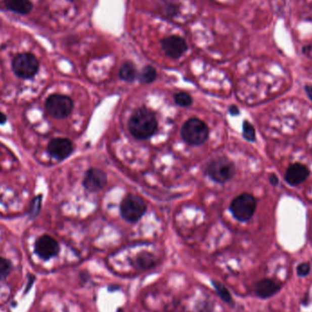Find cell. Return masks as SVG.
Returning <instances> with one entry per match:
<instances>
[{"label": "cell", "instance_id": "obj_16", "mask_svg": "<svg viewBox=\"0 0 312 312\" xmlns=\"http://www.w3.org/2000/svg\"><path fill=\"white\" fill-rule=\"evenodd\" d=\"M212 285H213V287H214V289H215V291H216L217 295H218L220 298H221L224 302L230 304V305L233 304V298H232V296H231V294H230V292L228 290V289L225 287L224 285L222 284V283H220L218 281H216V280H212Z\"/></svg>", "mask_w": 312, "mask_h": 312}, {"label": "cell", "instance_id": "obj_12", "mask_svg": "<svg viewBox=\"0 0 312 312\" xmlns=\"http://www.w3.org/2000/svg\"><path fill=\"white\" fill-rule=\"evenodd\" d=\"M309 175L308 168L301 163H293L289 165L285 172V180L290 186H298L307 180Z\"/></svg>", "mask_w": 312, "mask_h": 312}, {"label": "cell", "instance_id": "obj_8", "mask_svg": "<svg viewBox=\"0 0 312 312\" xmlns=\"http://www.w3.org/2000/svg\"><path fill=\"white\" fill-rule=\"evenodd\" d=\"M82 185L87 191L92 193L101 191L107 185V175L100 169L91 168L84 175Z\"/></svg>", "mask_w": 312, "mask_h": 312}, {"label": "cell", "instance_id": "obj_9", "mask_svg": "<svg viewBox=\"0 0 312 312\" xmlns=\"http://www.w3.org/2000/svg\"><path fill=\"white\" fill-rule=\"evenodd\" d=\"M60 251L59 243L54 238L44 235L37 239L35 244V252L37 256L44 260H48L53 256H57Z\"/></svg>", "mask_w": 312, "mask_h": 312}, {"label": "cell", "instance_id": "obj_24", "mask_svg": "<svg viewBox=\"0 0 312 312\" xmlns=\"http://www.w3.org/2000/svg\"><path fill=\"white\" fill-rule=\"evenodd\" d=\"M229 112L231 115H233V116H237V115H239V113H240V111H239V109H238L236 105H231L229 109Z\"/></svg>", "mask_w": 312, "mask_h": 312}, {"label": "cell", "instance_id": "obj_25", "mask_svg": "<svg viewBox=\"0 0 312 312\" xmlns=\"http://www.w3.org/2000/svg\"><path fill=\"white\" fill-rule=\"evenodd\" d=\"M270 182L273 187H277L279 185V178L275 173H271L270 175Z\"/></svg>", "mask_w": 312, "mask_h": 312}, {"label": "cell", "instance_id": "obj_17", "mask_svg": "<svg viewBox=\"0 0 312 312\" xmlns=\"http://www.w3.org/2000/svg\"><path fill=\"white\" fill-rule=\"evenodd\" d=\"M156 77H157V72L154 67L146 66L141 72L139 80L142 83H152L155 80Z\"/></svg>", "mask_w": 312, "mask_h": 312}, {"label": "cell", "instance_id": "obj_26", "mask_svg": "<svg viewBox=\"0 0 312 312\" xmlns=\"http://www.w3.org/2000/svg\"><path fill=\"white\" fill-rule=\"evenodd\" d=\"M305 92H306V94H307V97H308L309 100L312 102V86H309V85L305 86Z\"/></svg>", "mask_w": 312, "mask_h": 312}, {"label": "cell", "instance_id": "obj_14", "mask_svg": "<svg viewBox=\"0 0 312 312\" xmlns=\"http://www.w3.org/2000/svg\"><path fill=\"white\" fill-rule=\"evenodd\" d=\"M4 3L8 10L19 15L29 14L33 9L29 0H4Z\"/></svg>", "mask_w": 312, "mask_h": 312}, {"label": "cell", "instance_id": "obj_4", "mask_svg": "<svg viewBox=\"0 0 312 312\" xmlns=\"http://www.w3.org/2000/svg\"><path fill=\"white\" fill-rule=\"evenodd\" d=\"M121 216L129 223H136L146 212L145 201L139 196L127 195L120 205Z\"/></svg>", "mask_w": 312, "mask_h": 312}, {"label": "cell", "instance_id": "obj_27", "mask_svg": "<svg viewBox=\"0 0 312 312\" xmlns=\"http://www.w3.org/2000/svg\"><path fill=\"white\" fill-rule=\"evenodd\" d=\"M7 121V116L3 112H0V124H4Z\"/></svg>", "mask_w": 312, "mask_h": 312}, {"label": "cell", "instance_id": "obj_13", "mask_svg": "<svg viewBox=\"0 0 312 312\" xmlns=\"http://www.w3.org/2000/svg\"><path fill=\"white\" fill-rule=\"evenodd\" d=\"M280 289V286L274 280L265 279L256 283L255 291L259 298H268L278 293Z\"/></svg>", "mask_w": 312, "mask_h": 312}, {"label": "cell", "instance_id": "obj_22", "mask_svg": "<svg viewBox=\"0 0 312 312\" xmlns=\"http://www.w3.org/2000/svg\"><path fill=\"white\" fill-rule=\"evenodd\" d=\"M40 205H41V196H37L36 197L34 201H33L32 205H31V208L29 211V214L31 216H36L38 211L40 210Z\"/></svg>", "mask_w": 312, "mask_h": 312}, {"label": "cell", "instance_id": "obj_19", "mask_svg": "<svg viewBox=\"0 0 312 312\" xmlns=\"http://www.w3.org/2000/svg\"><path fill=\"white\" fill-rule=\"evenodd\" d=\"M243 136L248 142L256 141V130L249 121H245L243 122Z\"/></svg>", "mask_w": 312, "mask_h": 312}, {"label": "cell", "instance_id": "obj_2", "mask_svg": "<svg viewBox=\"0 0 312 312\" xmlns=\"http://www.w3.org/2000/svg\"><path fill=\"white\" fill-rule=\"evenodd\" d=\"M183 140L193 146L205 144L208 139L209 130L205 122L197 118H192L186 121L181 130Z\"/></svg>", "mask_w": 312, "mask_h": 312}, {"label": "cell", "instance_id": "obj_20", "mask_svg": "<svg viewBox=\"0 0 312 312\" xmlns=\"http://www.w3.org/2000/svg\"><path fill=\"white\" fill-rule=\"evenodd\" d=\"M174 102L181 107H188L193 103V99L187 93H178L174 95Z\"/></svg>", "mask_w": 312, "mask_h": 312}, {"label": "cell", "instance_id": "obj_11", "mask_svg": "<svg viewBox=\"0 0 312 312\" xmlns=\"http://www.w3.org/2000/svg\"><path fill=\"white\" fill-rule=\"evenodd\" d=\"M73 151V145L69 139L55 138L48 145L50 155L57 160H64L70 156Z\"/></svg>", "mask_w": 312, "mask_h": 312}, {"label": "cell", "instance_id": "obj_6", "mask_svg": "<svg viewBox=\"0 0 312 312\" xmlns=\"http://www.w3.org/2000/svg\"><path fill=\"white\" fill-rule=\"evenodd\" d=\"M39 62L31 53H21L14 58L12 69L15 74L21 79H30L37 74Z\"/></svg>", "mask_w": 312, "mask_h": 312}, {"label": "cell", "instance_id": "obj_10", "mask_svg": "<svg viewBox=\"0 0 312 312\" xmlns=\"http://www.w3.org/2000/svg\"><path fill=\"white\" fill-rule=\"evenodd\" d=\"M164 54L172 59H178L187 51V43L179 36H170L163 38L161 42Z\"/></svg>", "mask_w": 312, "mask_h": 312}, {"label": "cell", "instance_id": "obj_5", "mask_svg": "<svg viewBox=\"0 0 312 312\" xmlns=\"http://www.w3.org/2000/svg\"><path fill=\"white\" fill-rule=\"evenodd\" d=\"M256 201L249 194H242L236 197L231 205L230 211L234 217L240 222H247L251 218L256 211Z\"/></svg>", "mask_w": 312, "mask_h": 312}, {"label": "cell", "instance_id": "obj_18", "mask_svg": "<svg viewBox=\"0 0 312 312\" xmlns=\"http://www.w3.org/2000/svg\"><path fill=\"white\" fill-rule=\"evenodd\" d=\"M136 265L143 270L150 269L154 265V256L149 253H142L136 258Z\"/></svg>", "mask_w": 312, "mask_h": 312}, {"label": "cell", "instance_id": "obj_1", "mask_svg": "<svg viewBox=\"0 0 312 312\" xmlns=\"http://www.w3.org/2000/svg\"><path fill=\"white\" fill-rule=\"evenodd\" d=\"M157 126L158 123L154 112L145 108L136 110L128 122L130 135L137 140H147L151 138L157 130Z\"/></svg>", "mask_w": 312, "mask_h": 312}, {"label": "cell", "instance_id": "obj_21", "mask_svg": "<svg viewBox=\"0 0 312 312\" xmlns=\"http://www.w3.org/2000/svg\"><path fill=\"white\" fill-rule=\"evenodd\" d=\"M12 271V265L10 260L0 257V280L6 279Z\"/></svg>", "mask_w": 312, "mask_h": 312}, {"label": "cell", "instance_id": "obj_7", "mask_svg": "<svg viewBox=\"0 0 312 312\" xmlns=\"http://www.w3.org/2000/svg\"><path fill=\"white\" fill-rule=\"evenodd\" d=\"M45 109L53 118L65 119L72 112L73 103L68 96L53 94L47 99L45 103Z\"/></svg>", "mask_w": 312, "mask_h": 312}, {"label": "cell", "instance_id": "obj_3", "mask_svg": "<svg viewBox=\"0 0 312 312\" xmlns=\"http://www.w3.org/2000/svg\"><path fill=\"white\" fill-rule=\"evenodd\" d=\"M205 172L214 182L224 184L234 176L235 165L227 157L219 156L207 163Z\"/></svg>", "mask_w": 312, "mask_h": 312}, {"label": "cell", "instance_id": "obj_23", "mask_svg": "<svg viewBox=\"0 0 312 312\" xmlns=\"http://www.w3.org/2000/svg\"><path fill=\"white\" fill-rule=\"evenodd\" d=\"M309 271H310V265L308 263H301L300 265H298L297 270L299 277H306L309 273Z\"/></svg>", "mask_w": 312, "mask_h": 312}, {"label": "cell", "instance_id": "obj_15", "mask_svg": "<svg viewBox=\"0 0 312 312\" xmlns=\"http://www.w3.org/2000/svg\"><path fill=\"white\" fill-rule=\"evenodd\" d=\"M119 77L122 80L127 82H132L137 78V70L136 66L131 62H125L123 63L120 69Z\"/></svg>", "mask_w": 312, "mask_h": 312}]
</instances>
